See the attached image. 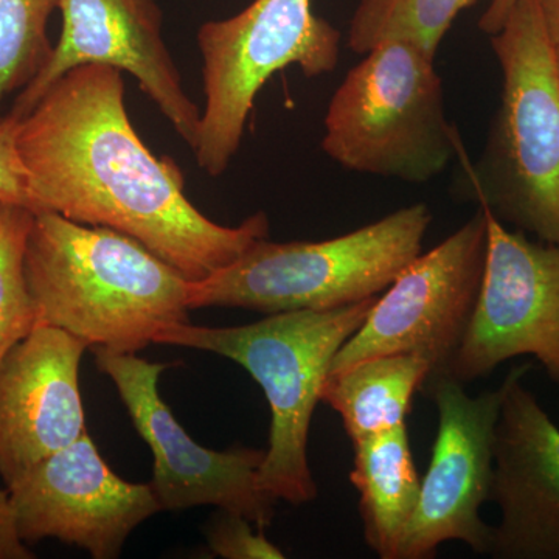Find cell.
<instances>
[{
    "mask_svg": "<svg viewBox=\"0 0 559 559\" xmlns=\"http://www.w3.org/2000/svg\"><path fill=\"white\" fill-rule=\"evenodd\" d=\"M378 296L326 311L267 314L240 326L176 323L156 344L202 349L240 364L259 382L271 409L270 448L260 466L264 491L290 506L318 498L308 437L334 356L359 330Z\"/></svg>",
    "mask_w": 559,
    "mask_h": 559,
    "instance_id": "obj_4",
    "label": "cell"
},
{
    "mask_svg": "<svg viewBox=\"0 0 559 559\" xmlns=\"http://www.w3.org/2000/svg\"><path fill=\"white\" fill-rule=\"evenodd\" d=\"M362 57L331 97L323 151L349 171L429 182L460 151L436 57L407 40Z\"/></svg>",
    "mask_w": 559,
    "mask_h": 559,
    "instance_id": "obj_6",
    "label": "cell"
},
{
    "mask_svg": "<svg viewBox=\"0 0 559 559\" xmlns=\"http://www.w3.org/2000/svg\"><path fill=\"white\" fill-rule=\"evenodd\" d=\"M532 364L507 374L489 500L500 510L489 557L559 559V428L524 384Z\"/></svg>",
    "mask_w": 559,
    "mask_h": 559,
    "instance_id": "obj_14",
    "label": "cell"
},
{
    "mask_svg": "<svg viewBox=\"0 0 559 559\" xmlns=\"http://www.w3.org/2000/svg\"><path fill=\"white\" fill-rule=\"evenodd\" d=\"M62 28L49 60L14 97L9 110L24 119L51 84L80 66L130 73L187 145L193 146L201 109L191 100L164 38L157 0H58Z\"/></svg>",
    "mask_w": 559,
    "mask_h": 559,
    "instance_id": "obj_12",
    "label": "cell"
},
{
    "mask_svg": "<svg viewBox=\"0 0 559 559\" xmlns=\"http://www.w3.org/2000/svg\"><path fill=\"white\" fill-rule=\"evenodd\" d=\"M487 257L488 216L479 207L437 248L419 253L378 296L362 325L334 356L330 373L374 356L404 353L428 360L426 381L447 377L476 311Z\"/></svg>",
    "mask_w": 559,
    "mask_h": 559,
    "instance_id": "obj_8",
    "label": "cell"
},
{
    "mask_svg": "<svg viewBox=\"0 0 559 559\" xmlns=\"http://www.w3.org/2000/svg\"><path fill=\"white\" fill-rule=\"evenodd\" d=\"M352 444L349 480L358 489L364 538L381 559H399L421 491L407 425Z\"/></svg>",
    "mask_w": 559,
    "mask_h": 559,
    "instance_id": "obj_16",
    "label": "cell"
},
{
    "mask_svg": "<svg viewBox=\"0 0 559 559\" xmlns=\"http://www.w3.org/2000/svg\"><path fill=\"white\" fill-rule=\"evenodd\" d=\"M33 218V210L0 201V360L36 326L24 274Z\"/></svg>",
    "mask_w": 559,
    "mask_h": 559,
    "instance_id": "obj_20",
    "label": "cell"
},
{
    "mask_svg": "<svg viewBox=\"0 0 559 559\" xmlns=\"http://www.w3.org/2000/svg\"><path fill=\"white\" fill-rule=\"evenodd\" d=\"M35 558L28 544L21 538L10 489L0 488V559Z\"/></svg>",
    "mask_w": 559,
    "mask_h": 559,
    "instance_id": "obj_23",
    "label": "cell"
},
{
    "mask_svg": "<svg viewBox=\"0 0 559 559\" xmlns=\"http://www.w3.org/2000/svg\"><path fill=\"white\" fill-rule=\"evenodd\" d=\"M20 117L7 114L0 119V201L22 205L35 212L27 171L17 148Z\"/></svg>",
    "mask_w": 559,
    "mask_h": 559,
    "instance_id": "obj_22",
    "label": "cell"
},
{
    "mask_svg": "<svg viewBox=\"0 0 559 559\" xmlns=\"http://www.w3.org/2000/svg\"><path fill=\"white\" fill-rule=\"evenodd\" d=\"M58 0H0V119L3 105L17 95L49 60L51 13Z\"/></svg>",
    "mask_w": 559,
    "mask_h": 559,
    "instance_id": "obj_19",
    "label": "cell"
},
{
    "mask_svg": "<svg viewBox=\"0 0 559 559\" xmlns=\"http://www.w3.org/2000/svg\"><path fill=\"white\" fill-rule=\"evenodd\" d=\"M491 47L502 95L479 159L459 194L503 224L559 245V83L539 0H518Z\"/></svg>",
    "mask_w": 559,
    "mask_h": 559,
    "instance_id": "obj_3",
    "label": "cell"
},
{
    "mask_svg": "<svg viewBox=\"0 0 559 559\" xmlns=\"http://www.w3.org/2000/svg\"><path fill=\"white\" fill-rule=\"evenodd\" d=\"M17 148L35 213L128 235L190 282L270 237L266 213L229 227L191 204L176 162L154 156L132 127L119 69L87 64L64 73L21 119Z\"/></svg>",
    "mask_w": 559,
    "mask_h": 559,
    "instance_id": "obj_1",
    "label": "cell"
},
{
    "mask_svg": "<svg viewBox=\"0 0 559 559\" xmlns=\"http://www.w3.org/2000/svg\"><path fill=\"white\" fill-rule=\"evenodd\" d=\"M341 32L312 10V0H253L226 20L207 21L197 35L204 106L194 159L219 178L240 151L257 95L280 70L297 66L307 79L340 64Z\"/></svg>",
    "mask_w": 559,
    "mask_h": 559,
    "instance_id": "obj_7",
    "label": "cell"
},
{
    "mask_svg": "<svg viewBox=\"0 0 559 559\" xmlns=\"http://www.w3.org/2000/svg\"><path fill=\"white\" fill-rule=\"evenodd\" d=\"M540 13H543L546 31L551 43L559 44V0H539Z\"/></svg>",
    "mask_w": 559,
    "mask_h": 559,
    "instance_id": "obj_25",
    "label": "cell"
},
{
    "mask_svg": "<svg viewBox=\"0 0 559 559\" xmlns=\"http://www.w3.org/2000/svg\"><path fill=\"white\" fill-rule=\"evenodd\" d=\"M430 374L418 355H382L331 371L320 401L341 415L352 443L406 425L412 400Z\"/></svg>",
    "mask_w": 559,
    "mask_h": 559,
    "instance_id": "obj_17",
    "label": "cell"
},
{
    "mask_svg": "<svg viewBox=\"0 0 559 559\" xmlns=\"http://www.w3.org/2000/svg\"><path fill=\"white\" fill-rule=\"evenodd\" d=\"M210 550L224 559H283L285 554L264 535V528L234 511L219 510L204 527Z\"/></svg>",
    "mask_w": 559,
    "mask_h": 559,
    "instance_id": "obj_21",
    "label": "cell"
},
{
    "mask_svg": "<svg viewBox=\"0 0 559 559\" xmlns=\"http://www.w3.org/2000/svg\"><path fill=\"white\" fill-rule=\"evenodd\" d=\"M419 392L436 404L439 429L399 559L433 558L451 540L489 555L492 527L481 521L480 507L491 495L496 426L507 382L469 396L465 385L441 377L426 381Z\"/></svg>",
    "mask_w": 559,
    "mask_h": 559,
    "instance_id": "obj_10",
    "label": "cell"
},
{
    "mask_svg": "<svg viewBox=\"0 0 559 559\" xmlns=\"http://www.w3.org/2000/svg\"><path fill=\"white\" fill-rule=\"evenodd\" d=\"M94 353L98 370L116 384L132 425L153 452L150 484L162 511L212 506L242 514L259 528L271 525L278 500L259 481L266 450L201 447L162 400L159 378L168 364L150 362L131 353Z\"/></svg>",
    "mask_w": 559,
    "mask_h": 559,
    "instance_id": "obj_9",
    "label": "cell"
},
{
    "mask_svg": "<svg viewBox=\"0 0 559 559\" xmlns=\"http://www.w3.org/2000/svg\"><path fill=\"white\" fill-rule=\"evenodd\" d=\"M487 216L480 296L447 378L466 385L506 360L533 356L559 384V245L532 241L489 210Z\"/></svg>",
    "mask_w": 559,
    "mask_h": 559,
    "instance_id": "obj_11",
    "label": "cell"
},
{
    "mask_svg": "<svg viewBox=\"0 0 559 559\" xmlns=\"http://www.w3.org/2000/svg\"><path fill=\"white\" fill-rule=\"evenodd\" d=\"M477 0H359L349 21L348 47L366 55L388 40H407L437 57L441 40Z\"/></svg>",
    "mask_w": 559,
    "mask_h": 559,
    "instance_id": "obj_18",
    "label": "cell"
},
{
    "mask_svg": "<svg viewBox=\"0 0 559 559\" xmlns=\"http://www.w3.org/2000/svg\"><path fill=\"white\" fill-rule=\"evenodd\" d=\"M24 274L36 325L66 331L94 349L135 355L162 331L190 322V280L108 227L35 213Z\"/></svg>",
    "mask_w": 559,
    "mask_h": 559,
    "instance_id": "obj_2",
    "label": "cell"
},
{
    "mask_svg": "<svg viewBox=\"0 0 559 559\" xmlns=\"http://www.w3.org/2000/svg\"><path fill=\"white\" fill-rule=\"evenodd\" d=\"M87 345L35 326L0 360V477L7 488L86 429L80 364Z\"/></svg>",
    "mask_w": 559,
    "mask_h": 559,
    "instance_id": "obj_15",
    "label": "cell"
},
{
    "mask_svg": "<svg viewBox=\"0 0 559 559\" xmlns=\"http://www.w3.org/2000/svg\"><path fill=\"white\" fill-rule=\"evenodd\" d=\"M518 0H491L484 16L480 17L479 28L487 35H496L509 20L511 10L516 5Z\"/></svg>",
    "mask_w": 559,
    "mask_h": 559,
    "instance_id": "obj_24",
    "label": "cell"
},
{
    "mask_svg": "<svg viewBox=\"0 0 559 559\" xmlns=\"http://www.w3.org/2000/svg\"><path fill=\"white\" fill-rule=\"evenodd\" d=\"M9 489L25 543L57 539L94 559L119 558L128 536L162 511L150 481L117 476L87 432Z\"/></svg>",
    "mask_w": 559,
    "mask_h": 559,
    "instance_id": "obj_13",
    "label": "cell"
},
{
    "mask_svg": "<svg viewBox=\"0 0 559 559\" xmlns=\"http://www.w3.org/2000/svg\"><path fill=\"white\" fill-rule=\"evenodd\" d=\"M555 66H557V75L559 83V44L558 46H555Z\"/></svg>",
    "mask_w": 559,
    "mask_h": 559,
    "instance_id": "obj_26",
    "label": "cell"
},
{
    "mask_svg": "<svg viewBox=\"0 0 559 559\" xmlns=\"http://www.w3.org/2000/svg\"><path fill=\"white\" fill-rule=\"evenodd\" d=\"M430 223L432 213L419 202L331 240L261 238L223 270L190 282L189 308L277 314L334 310L380 296L421 253Z\"/></svg>",
    "mask_w": 559,
    "mask_h": 559,
    "instance_id": "obj_5",
    "label": "cell"
}]
</instances>
